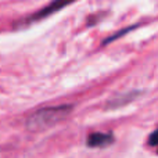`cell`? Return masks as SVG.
I'll list each match as a JSON object with an SVG mask.
<instances>
[{
  "instance_id": "cell-4",
  "label": "cell",
  "mask_w": 158,
  "mask_h": 158,
  "mask_svg": "<svg viewBox=\"0 0 158 158\" xmlns=\"http://www.w3.org/2000/svg\"><path fill=\"white\" fill-rule=\"evenodd\" d=\"M148 143L158 150V129L156 132H153V133H151V136L148 137Z\"/></svg>"
},
{
  "instance_id": "cell-3",
  "label": "cell",
  "mask_w": 158,
  "mask_h": 158,
  "mask_svg": "<svg viewBox=\"0 0 158 158\" xmlns=\"http://www.w3.org/2000/svg\"><path fill=\"white\" fill-rule=\"evenodd\" d=\"M114 142V137L110 133H101V132H96V133L89 135L87 137V146L89 147H106L110 146Z\"/></svg>"
},
{
  "instance_id": "cell-2",
  "label": "cell",
  "mask_w": 158,
  "mask_h": 158,
  "mask_svg": "<svg viewBox=\"0 0 158 158\" xmlns=\"http://www.w3.org/2000/svg\"><path fill=\"white\" fill-rule=\"evenodd\" d=\"M74 2L75 0H53L52 3H49V4L46 6V7H43L42 10H39L36 14L31 15L25 22L31 24V22H36V21H39V19H42V18H46V17L57 13V11H60L61 8L67 7L68 4H71V3H74Z\"/></svg>"
},
{
  "instance_id": "cell-1",
  "label": "cell",
  "mask_w": 158,
  "mask_h": 158,
  "mask_svg": "<svg viewBox=\"0 0 158 158\" xmlns=\"http://www.w3.org/2000/svg\"><path fill=\"white\" fill-rule=\"evenodd\" d=\"M71 111H72V106H69V104L42 108V110H39V111L33 112V114L28 118L27 126L31 131L47 129V128H50V126L56 125L57 122H60V121H63L64 118H67Z\"/></svg>"
}]
</instances>
